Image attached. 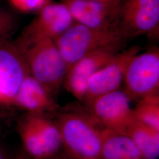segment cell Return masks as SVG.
<instances>
[{
  "label": "cell",
  "mask_w": 159,
  "mask_h": 159,
  "mask_svg": "<svg viewBox=\"0 0 159 159\" xmlns=\"http://www.w3.org/2000/svg\"><path fill=\"white\" fill-rule=\"evenodd\" d=\"M15 42L30 74L52 94L62 85L67 70L54 40L23 31Z\"/></svg>",
  "instance_id": "6da1fadb"
},
{
  "label": "cell",
  "mask_w": 159,
  "mask_h": 159,
  "mask_svg": "<svg viewBox=\"0 0 159 159\" xmlns=\"http://www.w3.org/2000/svg\"><path fill=\"white\" fill-rule=\"evenodd\" d=\"M118 52L110 50H100L80 58L67 70L63 82L66 89L75 98L83 102L91 77L109 63Z\"/></svg>",
  "instance_id": "9c48e42d"
},
{
  "label": "cell",
  "mask_w": 159,
  "mask_h": 159,
  "mask_svg": "<svg viewBox=\"0 0 159 159\" xmlns=\"http://www.w3.org/2000/svg\"><path fill=\"white\" fill-rule=\"evenodd\" d=\"M130 102L125 91L118 90L97 98L88 106L104 128L125 133L134 120Z\"/></svg>",
  "instance_id": "52a82bcc"
},
{
  "label": "cell",
  "mask_w": 159,
  "mask_h": 159,
  "mask_svg": "<svg viewBox=\"0 0 159 159\" xmlns=\"http://www.w3.org/2000/svg\"><path fill=\"white\" fill-rule=\"evenodd\" d=\"M1 133H2V125H1V124L0 123V136L1 135Z\"/></svg>",
  "instance_id": "603a6c76"
},
{
  "label": "cell",
  "mask_w": 159,
  "mask_h": 159,
  "mask_svg": "<svg viewBox=\"0 0 159 159\" xmlns=\"http://www.w3.org/2000/svg\"><path fill=\"white\" fill-rule=\"evenodd\" d=\"M100 159H143L136 144L125 133L104 128Z\"/></svg>",
  "instance_id": "4fadbf2b"
},
{
  "label": "cell",
  "mask_w": 159,
  "mask_h": 159,
  "mask_svg": "<svg viewBox=\"0 0 159 159\" xmlns=\"http://www.w3.org/2000/svg\"><path fill=\"white\" fill-rule=\"evenodd\" d=\"M30 114L43 137L48 153L51 157L55 156L62 148L61 137L56 123L43 114Z\"/></svg>",
  "instance_id": "2e32d148"
},
{
  "label": "cell",
  "mask_w": 159,
  "mask_h": 159,
  "mask_svg": "<svg viewBox=\"0 0 159 159\" xmlns=\"http://www.w3.org/2000/svg\"><path fill=\"white\" fill-rule=\"evenodd\" d=\"M0 159H6V154L1 148H0Z\"/></svg>",
  "instance_id": "7402d4cb"
},
{
  "label": "cell",
  "mask_w": 159,
  "mask_h": 159,
  "mask_svg": "<svg viewBox=\"0 0 159 159\" xmlns=\"http://www.w3.org/2000/svg\"><path fill=\"white\" fill-rule=\"evenodd\" d=\"M74 23L64 4L48 0L24 31L54 40Z\"/></svg>",
  "instance_id": "30bf717a"
},
{
  "label": "cell",
  "mask_w": 159,
  "mask_h": 159,
  "mask_svg": "<svg viewBox=\"0 0 159 159\" xmlns=\"http://www.w3.org/2000/svg\"><path fill=\"white\" fill-rule=\"evenodd\" d=\"M29 74L16 42L8 40L0 45V105L14 106L21 85Z\"/></svg>",
  "instance_id": "8992f818"
},
{
  "label": "cell",
  "mask_w": 159,
  "mask_h": 159,
  "mask_svg": "<svg viewBox=\"0 0 159 159\" xmlns=\"http://www.w3.org/2000/svg\"></svg>",
  "instance_id": "cb8c5ba5"
},
{
  "label": "cell",
  "mask_w": 159,
  "mask_h": 159,
  "mask_svg": "<svg viewBox=\"0 0 159 159\" xmlns=\"http://www.w3.org/2000/svg\"><path fill=\"white\" fill-rule=\"evenodd\" d=\"M17 11L23 13L38 11L48 0H8Z\"/></svg>",
  "instance_id": "d6986e66"
},
{
  "label": "cell",
  "mask_w": 159,
  "mask_h": 159,
  "mask_svg": "<svg viewBox=\"0 0 159 159\" xmlns=\"http://www.w3.org/2000/svg\"><path fill=\"white\" fill-rule=\"evenodd\" d=\"M50 159H71L70 157H69L68 156H67V157H59V156H57V155H56L55 156L51 157Z\"/></svg>",
  "instance_id": "44dd1931"
},
{
  "label": "cell",
  "mask_w": 159,
  "mask_h": 159,
  "mask_svg": "<svg viewBox=\"0 0 159 159\" xmlns=\"http://www.w3.org/2000/svg\"><path fill=\"white\" fill-rule=\"evenodd\" d=\"M119 27L125 39L158 35L159 0H120Z\"/></svg>",
  "instance_id": "5b68a950"
},
{
  "label": "cell",
  "mask_w": 159,
  "mask_h": 159,
  "mask_svg": "<svg viewBox=\"0 0 159 159\" xmlns=\"http://www.w3.org/2000/svg\"><path fill=\"white\" fill-rule=\"evenodd\" d=\"M62 148L72 159H100L104 127L90 110H70L61 114L56 121Z\"/></svg>",
  "instance_id": "7a4b0ae2"
},
{
  "label": "cell",
  "mask_w": 159,
  "mask_h": 159,
  "mask_svg": "<svg viewBox=\"0 0 159 159\" xmlns=\"http://www.w3.org/2000/svg\"><path fill=\"white\" fill-rule=\"evenodd\" d=\"M75 23L92 28L119 29V16L93 0H61Z\"/></svg>",
  "instance_id": "8fae6325"
},
{
  "label": "cell",
  "mask_w": 159,
  "mask_h": 159,
  "mask_svg": "<svg viewBox=\"0 0 159 159\" xmlns=\"http://www.w3.org/2000/svg\"><path fill=\"white\" fill-rule=\"evenodd\" d=\"M18 131L24 150L32 159L51 158L31 114H27L20 121Z\"/></svg>",
  "instance_id": "9a60e30c"
},
{
  "label": "cell",
  "mask_w": 159,
  "mask_h": 159,
  "mask_svg": "<svg viewBox=\"0 0 159 159\" xmlns=\"http://www.w3.org/2000/svg\"><path fill=\"white\" fill-rule=\"evenodd\" d=\"M123 83V91L131 100L159 93V48H152L132 57L125 68Z\"/></svg>",
  "instance_id": "277c9868"
},
{
  "label": "cell",
  "mask_w": 159,
  "mask_h": 159,
  "mask_svg": "<svg viewBox=\"0 0 159 159\" xmlns=\"http://www.w3.org/2000/svg\"><path fill=\"white\" fill-rule=\"evenodd\" d=\"M125 40L119 29L92 28L74 22L54 41L68 69L92 52L100 50L119 52Z\"/></svg>",
  "instance_id": "3957f363"
},
{
  "label": "cell",
  "mask_w": 159,
  "mask_h": 159,
  "mask_svg": "<svg viewBox=\"0 0 159 159\" xmlns=\"http://www.w3.org/2000/svg\"><path fill=\"white\" fill-rule=\"evenodd\" d=\"M107 7L109 9L119 16L120 0H93Z\"/></svg>",
  "instance_id": "ffe728a7"
},
{
  "label": "cell",
  "mask_w": 159,
  "mask_h": 159,
  "mask_svg": "<svg viewBox=\"0 0 159 159\" xmlns=\"http://www.w3.org/2000/svg\"><path fill=\"white\" fill-rule=\"evenodd\" d=\"M139 51V47H131L119 52L109 63L98 70L88 83L83 102L89 106L97 98L120 90L128 63Z\"/></svg>",
  "instance_id": "ba28073f"
},
{
  "label": "cell",
  "mask_w": 159,
  "mask_h": 159,
  "mask_svg": "<svg viewBox=\"0 0 159 159\" xmlns=\"http://www.w3.org/2000/svg\"><path fill=\"white\" fill-rule=\"evenodd\" d=\"M134 119L144 125L159 131V94L144 97L133 108Z\"/></svg>",
  "instance_id": "e0dca14e"
},
{
  "label": "cell",
  "mask_w": 159,
  "mask_h": 159,
  "mask_svg": "<svg viewBox=\"0 0 159 159\" xmlns=\"http://www.w3.org/2000/svg\"><path fill=\"white\" fill-rule=\"evenodd\" d=\"M17 27V20L11 12L0 8V45L10 40Z\"/></svg>",
  "instance_id": "ac0fdd59"
},
{
  "label": "cell",
  "mask_w": 159,
  "mask_h": 159,
  "mask_svg": "<svg viewBox=\"0 0 159 159\" xmlns=\"http://www.w3.org/2000/svg\"><path fill=\"white\" fill-rule=\"evenodd\" d=\"M14 106L27 111L28 113L43 114L56 108L51 93L30 74L24 80Z\"/></svg>",
  "instance_id": "7c38bea8"
},
{
  "label": "cell",
  "mask_w": 159,
  "mask_h": 159,
  "mask_svg": "<svg viewBox=\"0 0 159 159\" xmlns=\"http://www.w3.org/2000/svg\"><path fill=\"white\" fill-rule=\"evenodd\" d=\"M136 144L143 159H157L159 156V131L134 119L125 131Z\"/></svg>",
  "instance_id": "5bb4252c"
}]
</instances>
